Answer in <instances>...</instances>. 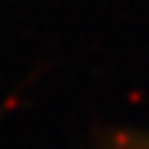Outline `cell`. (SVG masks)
<instances>
[{
  "instance_id": "obj_1",
  "label": "cell",
  "mask_w": 149,
  "mask_h": 149,
  "mask_svg": "<svg viewBox=\"0 0 149 149\" xmlns=\"http://www.w3.org/2000/svg\"><path fill=\"white\" fill-rule=\"evenodd\" d=\"M104 149H149V135L144 132H118L106 139Z\"/></svg>"
}]
</instances>
